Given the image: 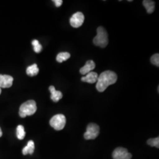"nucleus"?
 Listing matches in <instances>:
<instances>
[{"instance_id":"1","label":"nucleus","mask_w":159,"mask_h":159,"mask_svg":"<svg viewBox=\"0 0 159 159\" xmlns=\"http://www.w3.org/2000/svg\"><path fill=\"white\" fill-rule=\"evenodd\" d=\"M117 80V75L112 71H105L98 77L96 89L99 92H103L109 85L116 83Z\"/></svg>"},{"instance_id":"2","label":"nucleus","mask_w":159,"mask_h":159,"mask_svg":"<svg viewBox=\"0 0 159 159\" xmlns=\"http://www.w3.org/2000/svg\"><path fill=\"white\" fill-rule=\"evenodd\" d=\"M93 43L102 48H105L108 45V34L102 27H99L97 30V35L93 39Z\"/></svg>"},{"instance_id":"3","label":"nucleus","mask_w":159,"mask_h":159,"mask_svg":"<svg viewBox=\"0 0 159 159\" xmlns=\"http://www.w3.org/2000/svg\"><path fill=\"white\" fill-rule=\"evenodd\" d=\"M37 111L36 102L34 100H29L21 104L20 108L19 114L22 118L27 116L33 115Z\"/></svg>"},{"instance_id":"4","label":"nucleus","mask_w":159,"mask_h":159,"mask_svg":"<svg viewBox=\"0 0 159 159\" xmlns=\"http://www.w3.org/2000/svg\"><path fill=\"white\" fill-rule=\"evenodd\" d=\"M50 124L56 130H61L66 124V118L63 114L55 115L50 120Z\"/></svg>"},{"instance_id":"5","label":"nucleus","mask_w":159,"mask_h":159,"mask_svg":"<svg viewBox=\"0 0 159 159\" xmlns=\"http://www.w3.org/2000/svg\"><path fill=\"white\" fill-rule=\"evenodd\" d=\"M100 133L99 126L95 123H90L87 127L84 137L86 140L94 139L98 136Z\"/></svg>"},{"instance_id":"6","label":"nucleus","mask_w":159,"mask_h":159,"mask_svg":"<svg viewBox=\"0 0 159 159\" xmlns=\"http://www.w3.org/2000/svg\"><path fill=\"white\" fill-rule=\"evenodd\" d=\"M84 21V16L81 12H77L71 17L70 23L74 28H79L83 25Z\"/></svg>"},{"instance_id":"7","label":"nucleus","mask_w":159,"mask_h":159,"mask_svg":"<svg viewBox=\"0 0 159 159\" xmlns=\"http://www.w3.org/2000/svg\"><path fill=\"white\" fill-rule=\"evenodd\" d=\"M131 154L129 153L125 148H116L113 153V158L114 159H131Z\"/></svg>"},{"instance_id":"8","label":"nucleus","mask_w":159,"mask_h":159,"mask_svg":"<svg viewBox=\"0 0 159 159\" xmlns=\"http://www.w3.org/2000/svg\"><path fill=\"white\" fill-rule=\"evenodd\" d=\"M13 83V78L9 75L0 74V88H10Z\"/></svg>"},{"instance_id":"9","label":"nucleus","mask_w":159,"mask_h":159,"mask_svg":"<svg viewBox=\"0 0 159 159\" xmlns=\"http://www.w3.org/2000/svg\"><path fill=\"white\" fill-rule=\"evenodd\" d=\"M96 67V64L93 60H89L85 63V66L80 68V72L82 75H85L91 72Z\"/></svg>"},{"instance_id":"10","label":"nucleus","mask_w":159,"mask_h":159,"mask_svg":"<svg viewBox=\"0 0 159 159\" xmlns=\"http://www.w3.org/2000/svg\"><path fill=\"white\" fill-rule=\"evenodd\" d=\"M98 77V75L97 73L91 71V72L89 73L88 74H86V75L84 77H83L81 78V81L88 83L93 84V83L97 82Z\"/></svg>"},{"instance_id":"11","label":"nucleus","mask_w":159,"mask_h":159,"mask_svg":"<svg viewBox=\"0 0 159 159\" xmlns=\"http://www.w3.org/2000/svg\"><path fill=\"white\" fill-rule=\"evenodd\" d=\"M49 90L51 93V99L54 102H58L63 98V94L61 91H57L55 87L51 85L49 87Z\"/></svg>"},{"instance_id":"12","label":"nucleus","mask_w":159,"mask_h":159,"mask_svg":"<svg viewBox=\"0 0 159 159\" xmlns=\"http://www.w3.org/2000/svg\"><path fill=\"white\" fill-rule=\"evenodd\" d=\"M143 4L146 9L148 13L152 14L155 8L154 1H151V0H144L143 2Z\"/></svg>"},{"instance_id":"13","label":"nucleus","mask_w":159,"mask_h":159,"mask_svg":"<svg viewBox=\"0 0 159 159\" xmlns=\"http://www.w3.org/2000/svg\"><path fill=\"white\" fill-rule=\"evenodd\" d=\"M34 148H35V145L34 143L33 140H30L27 145L23 148V154L24 155H27V154H32L34 153Z\"/></svg>"},{"instance_id":"14","label":"nucleus","mask_w":159,"mask_h":159,"mask_svg":"<svg viewBox=\"0 0 159 159\" xmlns=\"http://www.w3.org/2000/svg\"><path fill=\"white\" fill-rule=\"evenodd\" d=\"M26 72L28 75L33 77L38 74L39 72V68H38L37 65L36 64H34L28 67V68H27Z\"/></svg>"},{"instance_id":"15","label":"nucleus","mask_w":159,"mask_h":159,"mask_svg":"<svg viewBox=\"0 0 159 159\" xmlns=\"http://www.w3.org/2000/svg\"><path fill=\"white\" fill-rule=\"evenodd\" d=\"M70 57V54L67 52H62L57 55L56 60L58 63H63Z\"/></svg>"},{"instance_id":"16","label":"nucleus","mask_w":159,"mask_h":159,"mask_svg":"<svg viewBox=\"0 0 159 159\" xmlns=\"http://www.w3.org/2000/svg\"><path fill=\"white\" fill-rule=\"evenodd\" d=\"M25 136V131L23 125H19L17 127V137L19 140H23Z\"/></svg>"},{"instance_id":"17","label":"nucleus","mask_w":159,"mask_h":159,"mask_svg":"<svg viewBox=\"0 0 159 159\" xmlns=\"http://www.w3.org/2000/svg\"><path fill=\"white\" fill-rule=\"evenodd\" d=\"M32 45L34 47V51L36 53H39L42 50L43 47L38 40H33L32 41Z\"/></svg>"},{"instance_id":"18","label":"nucleus","mask_w":159,"mask_h":159,"mask_svg":"<svg viewBox=\"0 0 159 159\" xmlns=\"http://www.w3.org/2000/svg\"><path fill=\"white\" fill-rule=\"evenodd\" d=\"M148 144L150 146L159 148V137H157L154 139H150L148 140Z\"/></svg>"},{"instance_id":"19","label":"nucleus","mask_w":159,"mask_h":159,"mask_svg":"<svg viewBox=\"0 0 159 159\" xmlns=\"http://www.w3.org/2000/svg\"><path fill=\"white\" fill-rule=\"evenodd\" d=\"M151 63H152L153 65L159 67V54H154L152 57H151L150 59Z\"/></svg>"},{"instance_id":"20","label":"nucleus","mask_w":159,"mask_h":159,"mask_svg":"<svg viewBox=\"0 0 159 159\" xmlns=\"http://www.w3.org/2000/svg\"><path fill=\"white\" fill-rule=\"evenodd\" d=\"M53 2H54L55 5L57 7H60L63 4V1L62 0H54Z\"/></svg>"},{"instance_id":"21","label":"nucleus","mask_w":159,"mask_h":159,"mask_svg":"<svg viewBox=\"0 0 159 159\" xmlns=\"http://www.w3.org/2000/svg\"><path fill=\"white\" fill-rule=\"evenodd\" d=\"M2 130H1V129L0 128V137L2 136Z\"/></svg>"},{"instance_id":"22","label":"nucleus","mask_w":159,"mask_h":159,"mask_svg":"<svg viewBox=\"0 0 159 159\" xmlns=\"http://www.w3.org/2000/svg\"><path fill=\"white\" fill-rule=\"evenodd\" d=\"M1 89L0 88V94H1Z\"/></svg>"}]
</instances>
